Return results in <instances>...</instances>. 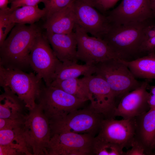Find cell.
<instances>
[{"label": "cell", "instance_id": "obj_14", "mask_svg": "<svg viewBox=\"0 0 155 155\" xmlns=\"http://www.w3.org/2000/svg\"><path fill=\"white\" fill-rule=\"evenodd\" d=\"M135 127V118L121 120L113 117L104 119L96 136L128 149L134 141Z\"/></svg>", "mask_w": 155, "mask_h": 155}, {"label": "cell", "instance_id": "obj_8", "mask_svg": "<svg viewBox=\"0 0 155 155\" xmlns=\"http://www.w3.org/2000/svg\"><path fill=\"white\" fill-rule=\"evenodd\" d=\"M23 129L33 155H48L47 148L51 137L49 120L41 106L36 103L29 111Z\"/></svg>", "mask_w": 155, "mask_h": 155}, {"label": "cell", "instance_id": "obj_18", "mask_svg": "<svg viewBox=\"0 0 155 155\" xmlns=\"http://www.w3.org/2000/svg\"><path fill=\"white\" fill-rule=\"evenodd\" d=\"M74 1L67 7L54 13L46 19L43 25L46 32L67 34L73 32L75 24Z\"/></svg>", "mask_w": 155, "mask_h": 155}, {"label": "cell", "instance_id": "obj_3", "mask_svg": "<svg viewBox=\"0 0 155 155\" xmlns=\"http://www.w3.org/2000/svg\"><path fill=\"white\" fill-rule=\"evenodd\" d=\"M42 80L35 73L0 66V86L17 95L29 111L36 104V101L43 85Z\"/></svg>", "mask_w": 155, "mask_h": 155}, {"label": "cell", "instance_id": "obj_28", "mask_svg": "<svg viewBox=\"0 0 155 155\" xmlns=\"http://www.w3.org/2000/svg\"><path fill=\"white\" fill-rule=\"evenodd\" d=\"M25 119L0 118V130L12 129L24 126Z\"/></svg>", "mask_w": 155, "mask_h": 155}, {"label": "cell", "instance_id": "obj_16", "mask_svg": "<svg viewBox=\"0 0 155 155\" xmlns=\"http://www.w3.org/2000/svg\"><path fill=\"white\" fill-rule=\"evenodd\" d=\"M45 35L55 54L61 62L77 63V42L74 32L67 34L46 32Z\"/></svg>", "mask_w": 155, "mask_h": 155}, {"label": "cell", "instance_id": "obj_22", "mask_svg": "<svg viewBox=\"0 0 155 155\" xmlns=\"http://www.w3.org/2000/svg\"><path fill=\"white\" fill-rule=\"evenodd\" d=\"M46 15L44 8L41 9L38 6H23L13 10L10 9L8 13L9 18L11 22L24 24H34L41 18L45 17Z\"/></svg>", "mask_w": 155, "mask_h": 155}, {"label": "cell", "instance_id": "obj_24", "mask_svg": "<svg viewBox=\"0 0 155 155\" xmlns=\"http://www.w3.org/2000/svg\"><path fill=\"white\" fill-rule=\"evenodd\" d=\"M50 86L59 88L80 99L89 100L88 90L84 77L55 80Z\"/></svg>", "mask_w": 155, "mask_h": 155}, {"label": "cell", "instance_id": "obj_34", "mask_svg": "<svg viewBox=\"0 0 155 155\" xmlns=\"http://www.w3.org/2000/svg\"><path fill=\"white\" fill-rule=\"evenodd\" d=\"M148 103L150 109L155 108V95L150 94L148 100Z\"/></svg>", "mask_w": 155, "mask_h": 155}, {"label": "cell", "instance_id": "obj_21", "mask_svg": "<svg viewBox=\"0 0 155 155\" xmlns=\"http://www.w3.org/2000/svg\"><path fill=\"white\" fill-rule=\"evenodd\" d=\"M23 126L12 129L0 130V145L11 147L23 154L32 155V150L25 136Z\"/></svg>", "mask_w": 155, "mask_h": 155}, {"label": "cell", "instance_id": "obj_11", "mask_svg": "<svg viewBox=\"0 0 155 155\" xmlns=\"http://www.w3.org/2000/svg\"><path fill=\"white\" fill-rule=\"evenodd\" d=\"M84 77L88 86L90 107L104 119L115 118L114 112L118 102L107 82L96 75Z\"/></svg>", "mask_w": 155, "mask_h": 155}, {"label": "cell", "instance_id": "obj_39", "mask_svg": "<svg viewBox=\"0 0 155 155\" xmlns=\"http://www.w3.org/2000/svg\"><path fill=\"white\" fill-rule=\"evenodd\" d=\"M150 93L152 94L155 95V86H149Z\"/></svg>", "mask_w": 155, "mask_h": 155}, {"label": "cell", "instance_id": "obj_23", "mask_svg": "<svg viewBox=\"0 0 155 155\" xmlns=\"http://www.w3.org/2000/svg\"><path fill=\"white\" fill-rule=\"evenodd\" d=\"M95 65L86 63L80 65L76 62H62L56 73L54 81L76 78L82 75H90L95 73Z\"/></svg>", "mask_w": 155, "mask_h": 155}, {"label": "cell", "instance_id": "obj_36", "mask_svg": "<svg viewBox=\"0 0 155 155\" xmlns=\"http://www.w3.org/2000/svg\"><path fill=\"white\" fill-rule=\"evenodd\" d=\"M94 7L97 8L99 0H83Z\"/></svg>", "mask_w": 155, "mask_h": 155}, {"label": "cell", "instance_id": "obj_29", "mask_svg": "<svg viewBox=\"0 0 155 155\" xmlns=\"http://www.w3.org/2000/svg\"><path fill=\"white\" fill-rule=\"evenodd\" d=\"M44 0H10V9L13 10L16 8L25 6H38L40 2L44 3Z\"/></svg>", "mask_w": 155, "mask_h": 155}, {"label": "cell", "instance_id": "obj_17", "mask_svg": "<svg viewBox=\"0 0 155 155\" xmlns=\"http://www.w3.org/2000/svg\"><path fill=\"white\" fill-rule=\"evenodd\" d=\"M135 118L134 140L144 147L146 155L149 154L151 145L155 137V108L150 109Z\"/></svg>", "mask_w": 155, "mask_h": 155}, {"label": "cell", "instance_id": "obj_5", "mask_svg": "<svg viewBox=\"0 0 155 155\" xmlns=\"http://www.w3.org/2000/svg\"><path fill=\"white\" fill-rule=\"evenodd\" d=\"M95 75L108 84L119 103L127 93L140 87L142 82L138 81L127 67L119 59H111L95 65Z\"/></svg>", "mask_w": 155, "mask_h": 155}, {"label": "cell", "instance_id": "obj_32", "mask_svg": "<svg viewBox=\"0 0 155 155\" xmlns=\"http://www.w3.org/2000/svg\"><path fill=\"white\" fill-rule=\"evenodd\" d=\"M119 0H99L97 9L105 12L113 7Z\"/></svg>", "mask_w": 155, "mask_h": 155}, {"label": "cell", "instance_id": "obj_27", "mask_svg": "<svg viewBox=\"0 0 155 155\" xmlns=\"http://www.w3.org/2000/svg\"><path fill=\"white\" fill-rule=\"evenodd\" d=\"M74 0H44L43 3L47 19L54 13L67 7Z\"/></svg>", "mask_w": 155, "mask_h": 155}, {"label": "cell", "instance_id": "obj_31", "mask_svg": "<svg viewBox=\"0 0 155 155\" xmlns=\"http://www.w3.org/2000/svg\"><path fill=\"white\" fill-rule=\"evenodd\" d=\"M146 155L144 147L138 142L134 141L131 149L125 152V155Z\"/></svg>", "mask_w": 155, "mask_h": 155}, {"label": "cell", "instance_id": "obj_33", "mask_svg": "<svg viewBox=\"0 0 155 155\" xmlns=\"http://www.w3.org/2000/svg\"><path fill=\"white\" fill-rule=\"evenodd\" d=\"M23 154L16 149L7 145H0V155Z\"/></svg>", "mask_w": 155, "mask_h": 155}, {"label": "cell", "instance_id": "obj_12", "mask_svg": "<svg viewBox=\"0 0 155 155\" xmlns=\"http://www.w3.org/2000/svg\"><path fill=\"white\" fill-rule=\"evenodd\" d=\"M107 18L111 25H123L155 18L148 0H122Z\"/></svg>", "mask_w": 155, "mask_h": 155}, {"label": "cell", "instance_id": "obj_9", "mask_svg": "<svg viewBox=\"0 0 155 155\" xmlns=\"http://www.w3.org/2000/svg\"><path fill=\"white\" fill-rule=\"evenodd\" d=\"M74 29L77 42V58L78 60L86 64L95 65L111 59H121L102 39L89 36L76 24Z\"/></svg>", "mask_w": 155, "mask_h": 155}, {"label": "cell", "instance_id": "obj_4", "mask_svg": "<svg viewBox=\"0 0 155 155\" xmlns=\"http://www.w3.org/2000/svg\"><path fill=\"white\" fill-rule=\"evenodd\" d=\"M104 119L90 106L79 108L62 117L49 120L51 137L55 134L71 132L88 134L95 137Z\"/></svg>", "mask_w": 155, "mask_h": 155}, {"label": "cell", "instance_id": "obj_26", "mask_svg": "<svg viewBox=\"0 0 155 155\" xmlns=\"http://www.w3.org/2000/svg\"><path fill=\"white\" fill-rule=\"evenodd\" d=\"M10 9V8L7 10H0V46L16 24L11 22L9 18L8 13Z\"/></svg>", "mask_w": 155, "mask_h": 155}, {"label": "cell", "instance_id": "obj_15", "mask_svg": "<svg viewBox=\"0 0 155 155\" xmlns=\"http://www.w3.org/2000/svg\"><path fill=\"white\" fill-rule=\"evenodd\" d=\"M149 80L142 82L141 85L124 95L114 112V116L125 119L135 118L149 111L148 100L150 94L147 91Z\"/></svg>", "mask_w": 155, "mask_h": 155}, {"label": "cell", "instance_id": "obj_38", "mask_svg": "<svg viewBox=\"0 0 155 155\" xmlns=\"http://www.w3.org/2000/svg\"><path fill=\"white\" fill-rule=\"evenodd\" d=\"M153 151H154V152L152 154L154 155L155 154V137L151 145L149 154H151Z\"/></svg>", "mask_w": 155, "mask_h": 155}, {"label": "cell", "instance_id": "obj_1", "mask_svg": "<svg viewBox=\"0 0 155 155\" xmlns=\"http://www.w3.org/2000/svg\"><path fill=\"white\" fill-rule=\"evenodd\" d=\"M41 32L35 24H16L0 46V66L24 70L30 67L29 55L34 41Z\"/></svg>", "mask_w": 155, "mask_h": 155}, {"label": "cell", "instance_id": "obj_20", "mask_svg": "<svg viewBox=\"0 0 155 155\" xmlns=\"http://www.w3.org/2000/svg\"><path fill=\"white\" fill-rule=\"evenodd\" d=\"M119 60L127 67L135 78L155 79V53L129 61Z\"/></svg>", "mask_w": 155, "mask_h": 155}, {"label": "cell", "instance_id": "obj_2", "mask_svg": "<svg viewBox=\"0 0 155 155\" xmlns=\"http://www.w3.org/2000/svg\"><path fill=\"white\" fill-rule=\"evenodd\" d=\"M153 18L129 24H111L102 39L121 57L129 61L143 56L140 51L144 33L147 27L155 22Z\"/></svg>", "mask_w": 155, "mask_h": 155}, {"label": "cell", "instance_id": "obj_10", "mask_svg": "<svg viewBox=\"0 0 155 155\" xmlns=\"http://www.w3.org/2000/svg\"><path fill=\"white\" fill-rule=\"evenodd\" d=\"M94 137L89 134L71 132L54 134L47 146L48 155H92Z\"/></svg>", "mask_w": 155, "mask_h": 155}, {"label": "cell", "instance_id": "obj_35", "mask_svg": "<svg viewBox=\"0 0 155 155\" xmlns=\"http://www.w3.org/2000/svg\"><path fill=\"white\" fill-rule=\"evenodd\" d=\"M9 3L8 0H0V10H7L10 8L7 5Z\"/></svg>", "mask_w": 155, "mask_h": 155}, {"label": "cell", "instance_id": "obj_13", "mask_svg": "<svg viewBox=\"0 0 155 155\" xmlns=\"http://www.w3.org/2000/svg\"><path fill=\"white\" fill-rule=\"evenodd\" d=\"M73 6L75 24L92 36L102 39L111 26L106 16L83 0H74Z\"/></svg>", "mask_w": 155, "mask_h": 155}, {"label": "cell", "instance_id": "obj_40", "mask_svg": "<svg viewBox=\"0 0 155 155\" xmlns=\"http://www.w3.org/2000/svg\"><path fill=\"white\" fill-rule=\"evenodd\" d=\"M154 155H155V154H154Z\"/></svg>", "mask_w": 155, "mask_h": 155}, {"label": "cell", "instance_id": "obj_6", "mask_svg": "<svg viewBox=\"0 0 155 155\" xmlns=\"http://www.w3.org/2000/svg\"><path fill=\"white\" fill-rule=\"evenodd\" d=\"M36 100L49 120L62 117L80 108L87 101L57 87L43 85Z\"/></svg>", "mask_w": 155, "mask_h": 155}, {"label": "cell", "instance_id": "obj_37", "mask_svg": "<svg viewBox=\"0 0 155 155\" xmlns=\"http://www.w3.org/2000/svg\"><path fill=\"white\" fill-rule=\"evenodd\" d=\"M150 6L155 16V0H148Z\"/></svg>", "mask_w": 155, "mask_h": 155}, {"label": "cell", "instance_id": "obj_7", "mask_svg": "<svg viewBox=\"0 0 155 155\" xmlns=\"http://www.w3.org/2000/svg\"><path fill=\"white\" fill-rule=\"evenodd\" d=\"M45 36L41 32L35 38L29 55L30 66L47 86L54 81L62 63L57 58Z\"/></svg>", "mask_w": 155, "mask_h": 155}, {"label": "cell", "instance_id": "obj_25", "mask_svg": "<svg viewBox=\"0 0 155 155\" xmlns=\"http://www.w3.org/2000/svg\"><path fill=\"white\" fill-rule=\"evenodd\" d=\"M123 148L118 144L106 141L96 136L94 137L93 141L92 155H125Z\"/></svg>", "mask_w": 155, "mask_h": 155}, {"label": "cell", "instance_id": "obj_19", "mask_svg": "<svg viewBox=\"0 0 155 155\" xmlns=\"http://www.w3.org/2000/svg\"><path fill=\"white\" fill-rule=\"evenodd\" d=\"M4 90L0 95V118L25 119L24 103L12 92Z\"/></svg>", "mask_w": 155, "mask_h": 155}, {"label": "cell", "instance_id": "obj_30", "mask_svg": "<svg viewBox=\"0 0 155 155\" xmlns=\"http://www.w3.org/2000/svg\"><path fill=\"white\" fill-rule=\"evenodd\" d=\"M140 51L143 56L155 53V36L143 43L141 46Z\"/></svg>", "mask_w": 155, "mask_h": 155}]
</instances>
